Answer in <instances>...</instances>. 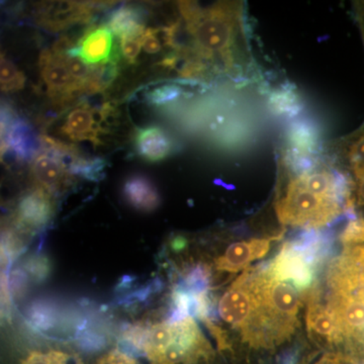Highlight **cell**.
I'll return each instance as SVG.
<instances>
[{"instance_id": "obj_9", "label": "cell", "mask_w": 364, "mask_h": 364, "mask_svg": "<svg viewBox=\"0 0 364 364\" xmlns=\"http://www.w3.org/2000/svg\"><path fill=\"white\" fill-rule=\"evenodd\" d=\"M31 172L38 188L51 193H61L68 188L72 174L65 162L50 151L42 149L31 164Z\"/></svg>"}, {"instance_id": "obj_11", "label": "cell", "mask_w": 364, "mask_h": 364, "mask_svg": "<svg viewBox=\"0 0 364 364\" xmlns=\"http://www.w3.org/2000/svg\"><path fill=\"white\" fill-rule=\"evenodd\" d=\"M306 318L309 333L314 339L329 346L342 344L336 321L327 306L320 301L318 293L310 296Z\"/></svg>"}, {"instance_id": "obj_27", "label": "cell", "mask_w": 364, "mask_h": 364, "mask_svg": "<svg viewBox=\"0 0 364 364\" xmlns=\"http://www.w3.org/2000/svg\"><path fill=\"white\" fill-rule=\"evenodd\" d=\"M142 48L148 54L161 52L162 43L159 38V28H146L142 36Z\"/></svg>"}, {"instance_id": "obj_24", "label": "cell", "mask_w": 364, "mask_h": 364, "mask_svg": "<svg viewBox=\"0 0 364 364\" xmlns=\"http://www.w3.org/2000/svg\"><path fill=\"white\" fill-rule=\"evenodd\" d=\"M347 155L356 181L364 179V134L352 144Z\"/></svg>"}, {"instance_id": "obj_26", "label": "cell", "mask_w": 364, "mask_h": 364, "mask_svg": "<svg viewBox=\"0 0 364 364\" xmlns=\"http://www.w3.org/2000/svg\"><path fill=\"white\" fill-rule=\"evenodd\" d=\"M142 36H127L121 38V51L129 63H135L142 49Z\"/></svg>"}, {"instance_id": "obj_8", "label": "cell", "mask_w": 364, "mask_h": 364, "mask_svg": "<svg viewBox=\"0 0 364 364\" xmlns=\"http://www.w3.org/2000/svg\"><path fill=\"white\" fill-rule=\"evenodd\" d=\"M316 268L294 241L284 243L279 255L269 264L270 272L277 279L293 284L299 289L312 286Z\"/></svg>"}, {"instance_id": "obj_12", "label": "cell", "mask_w": 364, "mask_h": 364, "mask_svg": "<svg viewBox=\"0 0 364 364\" xmlns=\"http://www.w3.org/2000/svg\"><path fill=\"white\" fill-rule=\"evenodd\" d=\"M52 215L51 195L38 186L21 196L16 210V222L23 227L32 229L44 227Z\"/></svg>"}, {"instance_id": "obj_20", "label": "cell", "mask_w": 364, "mask_h": 364, "mask_svg": "<svg viewBox=\"0 0 364 364\" xmlns=\"http://www.w3.org/2000/svg\"><path fill=\"white\" fill-rule=\"evenodd\" d=\"M26 85V76L2 53L0 57V85L4 92H14L23 90Z\"/></svg>"}, {"instance_id": "obj_7", "label": "cell", "mask_w": 364, "mask_h": 364, "mask_svg": "<svg viewBox=\"0 0 364 364\" xmlns=\"http://www.w3.org/2000/svg\"><path fill=\"white\" fill-rule=\"evenodd\" d=\"M39 139V138H38ZM37 135L26 119L16 116L13 107L1 105V157L9 151L18 161L33 160L37 155Z\"/></svg>"}, {"instance_id": "obj_32", "label": "cell", "mask_w": 364, "mask_h": 364, "mask_svg": "<svg viewBox=\"0 0 364 364\" xmlns=\"http://www.w3.org/2000/svg\"><path fill=\"white\" fill-rule=\"evenodd\" d=\"M298 363V352L294 351L291 353L287 354L282 359V363L280 364H296Z\"/></svg>"}, {"instance_id": "obj_31", "label": "cell", "mask_w": 364, "mask_h": 364, "mask_svg": "<svg viewBox=\"0 0 364 364\" xmlns=\"http://www.w3.org/2000/svg\"><path fill=\"white\" fill-rule=\"evenodd\" d=\"M347 361L350 360L342 355H326L316 364H345Z\"/></svg>"}, {"instance_id": "obj_17", "label": "cell", "mask_w": 364, "mask_h": 364, "mask_svg": "<svg viewBox=\"0 0 364 364\" xmlns=\"http://www.w3.org/2000/svg\"><path fill=\"white\" fill-rule=\"evenodd\" d=\"M318 134L312 124L298 122L289 131L286 158L313 157L317 152Z\"/></svg>"}, {"instance_id": "obj_6", "label": "cell", "mask_w": 364, "mask_h": 364, "mask_svg": "<svg viewBox=\"0 0 364 364\" xmlns=\"http://www.w3.org/2000/svg\"><path fill=\"white\" fill-rule=\"evenodd\" d=\"M39 68L48 95L56 104H68L86 93L85 86L72 76L62 57L52 50L46 49L41 53Z\"/></svg>"}, {"instance_id": "obj_2", "label": "cell", "mask_w": 364, "mask_h": 364, "mask_svg": "<svg viewBox=\"0 0 364 364\" xmlns=\"http://www.w3.org/2000/svg\"><path fill=\"white\" fill-rule=\"evenodd\" d=\"M354 210L348 176L318 162L313 168L294 173L277 202L280 223L316 230L339 215Z\"/></svg>"}, {"instance_id": "obj_18", "label": "cell", "mask_w": 364, "mask_h": 364, "mask_svg": "<svg viewBox=\"0 0 364 364\" xmlns=\"http://www.w3.org/2000/svg\"><path fill=\"white\" fill-rule=\"evenodd\" d=\"M144 16L140 7L123 6L109 16L107 26L119 39L127 36L143 35L146 30Z\"/></svg>"}, {"instance_id": "obj_14", "label": "cell", "mask_w": 364, "mask_h": 364, "mask_svg": "<svg viewBox=\"0 0 364 364\" xmlns=\"http://www.w3.org/2000/svg\"><path fill=\"white\" fill-rule=\"evenodd\" d=\"M62 135L72 141H90L95 145H100V133L105 129L95 119L93 109L87 104H80L74 107L61 126Z\"/></svg>"}, {"instance_id": "obj_10", "label": "cell", "mask_w": 364, "mask_h": 364, "mask_svg": "<svg viewBox=\"0 0 364 364\" xmlns=\"http://www.w3.org/2000/svg\"><path fill=\"white\" fill-rule=\"evenodd\" d=\"M112 35L107 26H95L86 31L78 44L68 52L87 65L95 66L109 61L112 55Z\"/></svg>"}, {"instance_id": "obj_19", "label": "cell", "mask_w": 364, "mask_h": 364, "mask_svg": "<svg viewBox=\"0 0 364 364\" xmlns=\"http://www.w3.org/2000/svg\"><path fill=\"white\" fill-rule=\"evenodd\" d=\"M269 105L275 114L289 117H296L301 109L298 95L289 87L272 92L269 98Z\"/></svg>"}, {"instance_id": "obj_23", "label": "cell", "mask_w": 364, "mask_h": 364, "mask_svg": "<svg viewBox=\"0 0 364 364\" xmlns=\"http://www.w3.org/2000/svg\"><path fill=\"white\" fill-rule=\"evenodd\" d=\"M182 93H183V90L181 86L164 85L153 88L146 95V98L151 105H155V107H162V105L176 102Z\"/></svg>"}, {"instance_id": "obj_30", "label": "cell", "mask_w": 364, "mask_h": 364, "mask_svg": "<svg viewBox=\"0 0 364 364\" xmlns=\"http://www.w3.org/2000/svg\"><path fill=\"white\" fill-rule=\"evenodd\" d=\"M11 280H13V289L14 293L21 294L23 293V291H25L26 277V275L23 274V272H20V270H16V272H14Z\"/></svg>"}, {"instance_id": "obj_33", "label": "cell", "mask_w": 364, "mask_h": 364, "mask_svg": "<svg viewBox=\"0 0 364 364\" xmlns=\"http://www.w3.org/2000/svg\"><path fill=\"white\" fill-rule=\"evenodd\" d=\"M184 239L182 238H176V240L173 241V248H182L183 247Z\"/></svg>"}, {"instance_id": "obj_29", "label": "cell", "mask_w": 364, "mask_h": 364, "mask_svg": "<svg viewBox=\"0 0 364 364\" xmlns=\"http://www.w3.org/2000/svg\"><path fill=\"white\" fill-rule=\"evenodd\" d=\"M95 364H136L133 359L119 351H112L100 359Z\"/></svg>"}, {"instance_id": "obj_25", "label": "cell", "mask_w": 364, "mask_h": 364, "mask_svg": "<svg viewBox=\"0 0 364 364\" xmlns=\"http://www.w3.org/2000/svg\"><path fill=\"white\" fill-rule=\"evenodd\" d=\"M21 364H69V356L63 352H31Z\"/></svg>"}, {"instance_id": "obj_3", "label": "cell", "mask_w": 364, "mask_h": 364, "mask_svg": "<svg viewBox=\"0 0 364 364\" xmlns=\"http://www.w3.org/2000/svg\"><path fill=\"white\" fill-rule=\"evenodd\" d=\"M178 4L193 42L188 54L203 63V60L208 62L219 60L226 70H232L237 37L241 28L240 6L220 2L202 9L193 2Z\"/></svg>"}, {"instance_id": "obj_22", "label": "cell", "mask_w": 364, "mask_h": 364, "mask_svg": "<svg viewBox=\"0 0 364 364\" xmlns=\"http://www.w3.org/2000/svg\"><path fill=\"white\" fill-rule=\"evenodd\" d=\"M28 315L32 324L41 330L51 329L56 320L54 308L45 301H36L28 310Z\"/></svg>"}, {"instance_id": "obj_21", "label": "cell", "mask_w": 364, "mask_h": 364, "mask_svg": "<svg viewBox=\"0 0 364 364\" xmlns=\"http://www.w3.org/2000/svg\"><path fill=\"white\" fill-rule=\"evenodd\" d=\"M107 162L102 158L78 157L69 166L71 174L85 177L88 181H100Z\"/></svg>"}, {"instance_id": "obj_13", "label": "cell", "mask_w": 364, "mask_h": 364, "mask_svg": "<svg viewBox=\"0 0 364 364\" xmlns=\"http://www.w3.org/2000/svg\"><path fill=\"white\" fill-rule=\"evenodd\" d=\"M272 239H253L237 242L227 249L221 257L215 260V267L222 272H238L254 260L267 255Z\"/></svg>"}, {"instance_id": "obj_16", "label": "cell", "mask_w": 364, "mask_h": 364, "mask_svg": "<svg viewBox=\"0 0 364 364\" xmlns=\"http://www.w3.org/2000/svg\"><path fill=\"white\" fill-rule=\"evenodd\" d=\"M123 195L126 202L140 210L150 213L160 205L159 191L149 177L136 174L128 177L123 186Z\"/></svg>"}, {"instance_id": "obj_15", "label": "cell", "mask_w": 364, "mask_h": 364, "mask_svg": "<svg viewBox=\"0 0 364 364\" xmlns=\"http://www.w3.org/2000/svg\"><path fill=\"white\" fill-rule=\"evenodd\" d=\"M135 146L138 154L152 163L163 161L174 151L171 136L159 126L139 129L135 135Z\"/></svg>"}, {"instance_id": "obj_1", "label": "cell", "mask_w": 364, "mask_h": 364, "mask_svg": "<svg viewBox=\"0 0 364 364\" xmlns=\"http://www.w3.org/2000/svg\"><path fill=\"white\" fill-rule=\"evenodd\" d=\"M296 289L277 279L269 265L246 270L223 294L220 316L251 346L272 348L296 328L301 304Z\"/></svg>"}, {"instance_id": "obj_5", "label": "cell", "mask_w": 364, "mask_h": 364, "mask_svg": "<svg viewBox=\"0 0 364 364\" xmlns=\"http://www.w3.org/2000/svg\"><path fill=\"white\" fill-rule=\"evenodd\" d=\"M109 6V2L44 1L33 11L36 23L45 30L57 33L77 23H87L97 7Z\"/></svg>"}, {"instance_id": "obj_4", "label": "cell", "mask_w": 364, "mask_h": 364, "mask_svg": "<svg viewBox=\"0 0 364 364\" xmlns=\"http://www.w3.org/2000/svg\"><path fill=\"white\" fill-rule=\"evenodd\" d=\"M141 343L152 364H193L210 352L193 317L153 326Z\"/></svg>"}, {"instance_id": "obj_28", "label": "cell", "mask_w": 364, "mask_h": 364, "mask_svg": "<svg viewBox=\"0 0 364 364\" xmlns=\"http://www.w3.org/2000/svg\"><path fill=\"white\" fill-rule=\"evenodd\" d=\"M28 272L35 277L36 279L42 280L46 279L50 272V265L46 258L36 257L31 259L26 265Z\"/></svg>"}]
</instances>
